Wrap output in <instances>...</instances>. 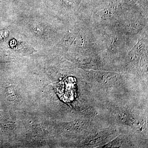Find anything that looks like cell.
I'll return each instance as SVG.
<instances>
[{"instance_id": "6da1fadb", "label": "cell", "mask_w": 148, "mask_h": 148, "mask_svg": "<svg viewBox=\"0 0 148 148\" xmlns=\"http://www.w3.org/2000/svg\"><path fill=\"white\" fill-rule=\"evenodd\" d=\"M69 78L61 82L57 85L56 90L61 99L67 102L74 99L75 84Z\"/></svg>"}]
</instances>
